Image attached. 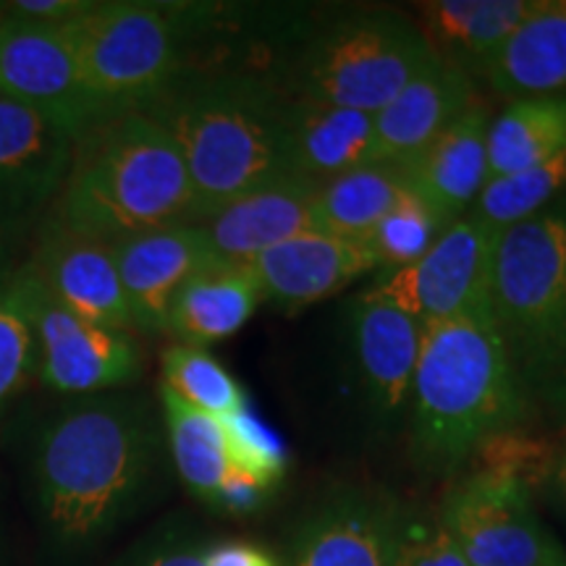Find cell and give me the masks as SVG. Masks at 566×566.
I'll list each match as a JSON object with an SVG mask.
<instances>
[{
  "instance_id": "6da1fadb",
  "label": "cell",
  "mask_w": 566,
  "mask_h": 566,
  "mask_svg": "<svg viewBox=\"0 0 566 566\" xmlns=\"http://www.w3.org/2000/svg\"><path fill=\"white\" fill-rule=\"evenodd\" d=\"M407 415L417 462L430 472L457 470L485 438L530 420L533 399L488 307L424 325Z\"/></svg>"
},
{
  "instance_id": "7a4b0ae2",
  "label": "cell",
  "mask_w": 566,
  "mask_h": 566,
  "mask_svg": "<svg viewBox=\"0 0 566 566\" xmlns=\"http://www.w3.org/2000/svg\"><path fill=\"white\" fill-rule=\"evenodd\" d=\"M160 433L139 401L97 399L61 415L34 462L42 512L63 546L108 533L150 483Z\"/></svg>"
},
{
  "instance_id": "3957f363",
  "label": "cell",
  "mask_w": 566,
  "mask_h": 566,
  "mask_svg": "<svg viewBox=\"0 0 566 566\" xmlns=\"http://www.w3.org/2000/svg\"><path fill=\"white\" fill-rule=\"evenodd\" d=\"M59 195V229L108 247L195 221L179 147L147 111L116 113L82 134Z\"/></svg>"
},
{
  "instance_id": "277c9868",
  "label": "cell",
  "mask_w": 566,
  "mask_h": 566,
  "mask_svg": "<svg viewBox=\"0 0 566 566\" xmlns=\"http://www.w3.org/2000/svg\"><path fill=\"white\" fill-rule=\"evenodd\" d=\"M179 147L195 195V221L252 189L294 176L283 132V95L250 74L179 76L147 105Z\"/></svg>"
},
{
  "instance_id": "5b68a950",
  "label": "cell",
  "mask_w": 566,
  "mask_h": 566,
  "mask_svg": "<svg viewBox=\"0 0 566 566\" xmlns=\"http://www.w3.org/2000/svg\"><path fill=\"white\" fill-rule=\"evenodd\" d=\"M488 313L530 399L566 384V195L499 233Z\"/></svg>"
},
{
  "instance_id": "8992f818",
  "label": "cell",
  "mask_w": 566,
  "mask_h": 566,
  "mask_svg": "<svg viewBox=\"0 0 566 566\" xmlns=\"http://www.w3.org/2000/svg\"><path fill=\"white\" fill-rule=\"evenodd\" d=\"M433 61L415 21L394 11H357L307 42L292 95L375 116Z\"/></svg>"
},
{
  "instance_id": "52a82bcc",
  "label": "cell",
  "mask_w": 566,
  "mask_h": 566,
  "mask_svg": "<svg viewBox=\"0 0 566 566\" xmlns=\"http://www.w3.org/2000/svg\"><path fill=\"white\" fill-rule=\"evenodd\" d=\"M105 116L147 108L179 76V13L155 3H90L66 21Z\"/></svg>"
},
{
  "instance_id": "ba28073f",
  "label": "cell",
  "mask_w": 566,
  "mask_h": 566,
  "mask_svg": "<svg viewBox=\"0 0 566 566\" xmlns=\"http://www.w3.org/2000/svg\"><path fill=\"white\" fill-rule=\"evenodd\" d=\"M0 95L40 113L74 142L108 118L87 87L66 21L0 19Z\"/></svg>"
},
{
  "instance_id": "9c48e42d",
  "label": "cell",
  "mask_w": 566,
  "mask_h": 566,
  "mask_svg": "<svg viewBox=\"0 0 566 566\" xmlns=\"http://www.w3.org/2000/svg\"><path fill=\"white\" fill-rule=\"evenodd\" d=\"M441 525L470 566H566V551L543 525L533 491L472 472L443 499Z\"/></svg>"
},
{
  "instance_id": "30bf717a",
  "label": "cell",
  "mask_w": 566,
  "mask_h": 566,
  "mask_svg": "<svg viewBox=\"0 0 566 566\" xmlns=\"http://www.w3.org/2000/svg\"><path fill=\"white\" fill-rule=\"evenodd\" d=\"M499 233L467 212L438 233L422 258L386 271L365 292L415 317L420 325L488 307Z\"/></svg>"
},
{
  "instance_id": "8fae6325",
  "label": "cell",
  "mask_w": 566,
  "mask_h": 566,
  "mask_svg": "<svg viewBox=\"0 0 566 566\" xmlns=\"http://www.w3.org/2000/svg\"><path fill=\"white\" fill-rule=\"evenodd\" d=\"M19 281L38 346V370L53 391L95 394L137 380L142 357L129 331L80 321L32 273Z\"/></svg>"
},
{
  "instance_id": "7c38bea8",
  "label": "cell",
  "mask_w": 566,
  "mask_h": 566,
  "mask_svg": "<svg viewBox=\"0 0 566 566\" xmlns=\"http://www.w3.org/2000/svg\"><path fill=\"white\" fill-rule=\"evenodd\" d=\"M352 375L363 409L378 424L409 412L424 325L363 292L349 307Z\"/></svg>"
},
{
  "instance_id": "4fadbf2b",
  "label": "cell",
  "mask_w": 566,
  "mask_h": 566,
  "mask_svg": "<svg viewBox=\"0 0 566 566\" xmlns=\"http://www.w3.org/2000/svg\"><path fill=\"white\" fill-rule=\"evenodd\" d=\"M132 323L145 334H166L176 296L197 273L218 265L200 223H174L113 244Z\"/></svg>"
},
{
  "instance_id": "5bb4252c",
  "label": "cell",
  "mask_w": 566,
  "mask_h": 566,
  "mask_svg": "<svg viewBox=\"0 0 566 566\" xmlns=\"http://www.w3.org/2000/svg\"><path fill=\"white\" fill-rule=\"evenodd\" d=\"M401 506L370 488H342L296 530L292 566H394Z\"/></svg>"
},
{
  "instance_id": "9a60e30c",
  "label": "cell",
  "mask_w": 566,
  "mask_h": 566,
  "mask_svg": "<svg viewBox=\"0 0 566 566\" xmlns=\"http://www.w3.org/2000/svg\"><path fill=\"white\" fill-rule=\"evenodd\" d=\"M247 265L258 275L265 304L281 310H304L338 294L359 275L378 271L370 247L328 231L286 239Z\"/></svg>"
},
{
  "instance_id": "2e32d148",
  "label": "cell",
  "mask_w": 566,
  "mask_h": 566,
  "mask_svg": "<svg viewBox=\"0 0 566 566\" xmlns=\"http://www.w3.org/2000/svg\"><path fill=\"white\" fill-rule=\"evenodd\" d=\"M317 189L321 184L283 176L205 218L200 226L218 263L247 265L286 239L321 231L315 212Z\"/></svg>"
},
{
  "instance_id": "e0dca14e",
  "label": "cell",
  "mask_w": 566,
  "mask_h": 566,
  "mask_svg": "<svg viewBox=\"0 0 566 566\" xmlns=\"http://www.w3.org/2000/svg\"><path fill=\"white\" fill-rule=\"evenodd\" d=\"M488 126V108L472 103L433 145L399 163L409 192L420 197L443 226L464 218L485 187Z\"/></svg>"
},
{
  "instance_id": "ac0fdd59",
  "label": "cell",
  "mask_w": 566,
  "mask_h": 566,
  "mask_svg": "<svg viewBox=\"0 0 566 566\" xmlns=\"http://www.w3.org/2000/svg\"><path fill=\"white\" fill-rule=\"evenodd\" d=\"M475 103L470 74L433 61L373 116L367 163H407L433 145Z\"/></svg>"
},
{
  "instance_id": "d6986e66",
  "label": "cell",
  "mask_w": 566,
  "mask_h": 566,
  "mask_svg": "<svg viewBox=\"0 0 566 566\" xmlns=\"http://www.w3.org/2000/svg\"><path fill=\"white\" fill-rule=\"evenodd\" d=\"M32 275L63 310L80 321L116 331L134 328L113 247L74 237L55 226Z\"/></svg>"
},
{
  "instance_id": "ffe728a7",
  "label": "cell",
  "mask_w": 566,
  "mask_h": 566,
  "mask_svg": "<svg viewBox=\"0 0 566 566\" xmlns=\"http://www.w3.org/2000/svg\"><path fill=\"white\" fill-rule=\"evenodd\" d=\"M76 142L27 105L0 95V208L59 195Z\"/></svg>"
},
{
  "instance_id": "44dd1931",
  "label": "cell",
  "mask_w": 566,
  "mask_h": 566,
  "mask_svg": "<svg viewBox=\"0 0 566 566\" xmlns=\"http://www.w3.org/2000/svg\"><path fill=\"white\" fill-rule=\"evenodd\" d=\"M283 132L289 168L300 179L325 184L370 158L373 116L367 113L283 95Z\"/></svg>"
},
{
  "instance_id": "7402d4cb",
  "label": "cell",
  "mask_w": 566,
  "mask_h": 566,
  "mask_svg": "<svg viewBox=\"0 0 566 566\" xmlns=\"http://www.w3.org/2000/svg\"><path fill=\"white\" fill-rule=\"evenodd\" d=\"M512 101L566 92V0H541L480 71Z\"/></svg>"
},
{
  "instance_id": "603a6c76",
  "label": "cell",
  "mask_w": 566,
  "mask_h": 566,
  "mask_svg": "<svg viewBox=\"0 0 566 566\" xmlns=\"http://www.w3.org/2000/svg\"><path fill=\"white\" fill-rule=\"evenodd\" d=\"M541 0H436L422 6L430 51L464 74L483 71Z\"/></svg>"
},
{
  "instance_id": "cb8c5ba5",
  "label": "cell",
  "mask_w": 566,
  "mask_h": 566,
  "mask_svg": "<svg viewBox=\"0 0 566 566\" xmlns=\"http://www.w3.org/2000/svg\"><path fill=\"white\" fill-rule=\"evenodd\" d=\"M260 304H265V296L252 265H210L176 296L166 334L176 344L205 349L242 331Z\"/></svg>"
},
{
  "instance_id": "d4e9b609",
  "label": "cell",
  "mask_w": 566,
  "mask_h": 566,
  "mask_svg": "<svg viewBox=\"0 0 566 566\" xmlns=\"http://www.w3.org/2000/svg\"><path fill=\"white\" fill-rule=\"evenodd\" d=\"M566 150V95L512 101L488 126V181Z\"/></svg>"
},
{
  "instance_id": "484cf974",
  "label": "cell",
  "mask_w": 566,
  "mask_h": 566,
  "mask_svg": "<svg viewBox=\"0 0 566 566\" xmlns=\"http://www.w3.org/2000/svg\"><path fill=\"white\" fill-rule=\"evenodd\" d=\"M160 405L176 472L197 499L216 506L223 483L233 475L223 420L189 407L163 386Z\"/></svg>"
},
{
  "instance_id": "4316f807",
  "label": "cell",
  "mask_w": 566,
  "mask_h": 566,
  "mask_svg": "<svg viewBox=\"0 0 566 566\" xmlns=\"http://www.w3.org/2000/svg\"><path fill=\"white\" fill-rule=\"evenodd\" d=\"M407 192L405 174L396 163H367L352 168L317 189V226L336 237L365 242L367 233Z\"/></svg>"
},
{
  "instance_id": "83f0119b",
  "label": "cell",
  "mask_w": 566,
  "mask_h": 566,
  "mask_svg": "<svg viewBox=\"0 0 566 566\" xmlns=\"http://www.w3.org/2000/svg\"><path fill=\"white\" fill-rule=\"evenodd\" d=\"M564 195L566 150L546 163H537L527 171L485 181L475 205L470 208V216L493 226L495 231H504L509 226L525 221V218L548 208L551 202H556Z\"/></svg>"
},
{
  "instance_id": "f1b7e54d",
  "label": "cell",
  "mask_w": 566,
  "mask_h": 566,
  "mask_svg": "<svg viewBox=\"0 0 566 566\" xmlns=\"http://www.w3.org/2000/svg\"><path fill=\"white\" fill-rule=\"evenodd\" d=\"M163 388L189 407L212 417H231L247 409L244 391L237 378L200 346L174 344L160 357Z\"/></svg>"
},
{
  "instance_id": "f546056e",
  "label": "cell",
  "mask_w": 566,
  "mask_h": 566,
  "mask_svg": "<svg viewBox=\"0 0 566 566\" xmlns=\"http://www.w3.org/2000/svg\"><path fill=\"white\" fill-rule=\"evenodd\" d=\"M558 451L562 446L551 441L548 436H537L520 424V428L501 430L485 438L470 459L478 462L475 472L480 475L512 480V483L525 485L527 491H535L537 485L551 480Z\"/></svg>"
},
{
  "instance_id": "4dcf8cb0",
  "label": "cell",
  "mask_w": 566,
  "mask_h": 566,
  "mask_svg": "<svg viewBox=\"0 0 566 566\" xmlns=\"http://www.w3.org/2000/svg\"><path fill=\"white\" fill-rule=\"evenodd\" d=\"M443 229L446 226L438 221L436 212L420 197L407 192L386 212L384 221L367 233L365 244L378 260V268L396 271L422 258Z\"/></svg>"
},
{
  "instance_id": "1f68e13d",
  "label": "cell",
  "mask_w": 566,
  "mask_h": 566,
  "mask_svg": "<svg viewBox=\"0 0 566 566\" xmlns=\"http://www.w3.org/2000/svg\"><path fill=\"white\" fill-rule=\"evenodd\" d=\"M38 367V346L21 281L0 289V409L24 388Z\"/></svg>"
},
{
  "instance_id": "d6a6232c",
  "label": "cell",
  "mask_w": 566,
  "mask_h": 566,
  "mask_svg": "<svg viewBox=\"0 0 566 566\" xmlns=\"http://www.w3.org/2000/svg\"><path fill=\"white\" fill-rule=\"evenodd\" d=\"M223 428L233 475L250 478L268 491L279 485L286 472V451L273 430L252 417L250 409L223 417Z\"/></svg>"
},
{
  "instance_id": "836d02e7",
  "label": "cell",
  "mask_w": 566,
  "mask_h": 566,
  "mask_svg": "<svg viewBox=\"0 0 566 566\" xmlns=\"http://www.w3.org/2000/svg\"><path fill=\"white\" fill-rule=\"evenodd\" d=\"M394 566H470L451 535L441 525L438 512L405 509L396 530Z\"/></svg>"
},
{
  "instance_id": "e575fe53",
  "label": "cell",
  "mask_w": 566,
  "mask_h": 566,
  "mask_svg": "<svg viewBox=\"0 0 566 566\" xmlns=\"http://www.w3.org/2000/svg\"><path fill=\"white\" fill-rule=\"evenodd\" d=\"M205 566H281L271 551L258 543L226 541L205 548Z\"/></svg>"
},
{
  "instance_id": "d590c367",
  "label": "cell",
  "mask_w": 566,
  "mask_h": 566,
  "mask_svg": "<svg viewBox=\"0 0 566 566\" xmlns=\"http://www.w3.org/2000/svg\"><path fill=\"white\" fill-rule=\"evenodd\" d=\"M87 9L90 3H74V0H21L13 3L11 13L34 21H69Z\"/></svg>"
},
{
  "instance_id": "8d00e7d4",
  "label": "cell",
  "mask_w": 566,
  "mask_h": 566,
  "mask_svg": "<svg viewBox=\"0 0 566 566\" xmlns=\"http://www.w3.org/2000/svg\"><path fill=\"white\" fill-rule=\"evenodd\" d=\"M134 566H205V548L195 543H168L142 556Z\"/></svg>"
},
{
  "instance_id": "74e56055",
  "label": "cell",
  "mask_w": 566,
  "mask_h": 566,
  "mask_svg": "<svg viewBox=\"0 0 566 566\" xmlns=\"http://www.w3.org/2000/svg\"><path fill=\"white\" fill-rule=\"evenodd\" d=\"M551 485H554V491L558 493V499L566 504V446L562 451H558V459L554 464V472H551Z\"/></svg>"
},
{
  "instance_id": "f35d334b",
  "label": "cell",
  "mask_w": 566,
  "mask_h": 566,
  "mask_svg": "<svg viewBox=\"0 0 566 566\" xmlns=\"http://www.w3.org/2000/svg\"><path fill=\"white\" fill-rule=\"evenodd\" d=\"M556 412L562 415V424H564V430H566V388H564V394H562V399L556 401Z\"/></svg>"
},
{
  "instance_id": "ab89813d",
  "label": "cell",
  "mask_w": 566,
  "mask_h": 566,
  "mask_svg": "<svg viewBox=\"0 0 566 566\" xmlns=\"http://www.w3.org/2000/svg\"><path fill=\"white\" fill-rule=\"evenodd\" d=\"M564 388H566V384H564ZM564 388H562V394H564ZM558 399H562V396H558Z\"/></svg>"
}]
</instances>
